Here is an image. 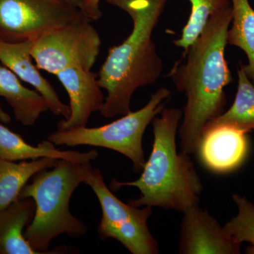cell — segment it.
<instances>
[{"label": "cell", "instance_id": "13", "mask_svg": "<svg viewBox=\"0 0 254 254\" xmlns=\"http://www.w3.org/2000/svg\"><path fill=\"white\" fill-rule=\"evenodd\" d=\"M55 145L47 140L33 146L26 143L20 135L0 123V158L3 160L20 162L52 158L84 163H89L98 157V152L95 150L79 153L73 150L57 149Z\"/></svg>", "mask_w": 254, "mask_h": 254}, {"label": "cell", "instance_id": "24", "mask_svg": "<svg viewBox=\"0 0 254 254\" xmlns=\"http://www.w3.org/2000/svg\"><path fill=\"white\" fill-rule=\"evenodd\" d=\"M86 1V0H84V1Z\"/></svg>", "mask_w": 254, "mask_h": 254}, {"label": "cell", "instance_id": "9", "mask_svg": "<svg viewBox=\"0 0 254 254\" xmlns=\"http://www.w3.org/2000/svg\"><path fill=\"white\" fill-rule=\"evenodd\" d=\"M178 253L239 254L241 244L227 233L213 216L198 205L183 213Z\"/></svg>", "mask_w": 254, "mask_h": 254}, {"label": "cell", "instance_id": "22", "mask_svg": "<svg viewBox=\"0 0 254 254\" xmlns=\"http://www.w3.org/2000/svg\"><path fill=\"white\" fill-rule=\"evenodd\" d=\"M11 121V116L4 111L0 105V123L4 124L9 123Z\"/></svg>", "mask_w": 254, "mask_h": 254}, {"label": "cell", "instance_id": "4", "mask_svg": "<svg viewBox=\"0 0 254 254\" xmlns=\"http://www.w3.org/2000/svg\"><path fill=\"white\" fill-rule=\"evenodd\" d=\"M92 168L91 162L60 160L53 168L36 173L21 190L19 198H31L36 204L34 217L24 237L38 254L64 252H46L52 241L60 235L78 238L86 235V225L71 213L69 203L73 192L85 183Z\"/></svg>", "mask_w": 254, "mask_h": 254}, {"label": "cell", "instance_id": "2", "mask_svg": "<svg viewBox=\"0 0 254 254\" xmlns=\"http://www.w3.org/2000/svg\"><path fill=\"white\" fill-rule=\"evenodd\" d=\"M129 15L133 29L118 46L112 47L98 73L107 91L100 113L105 118L123 116L131 111L137 89L158 81L163 61L156 51L153 33L168 0H105Z\"/></svg>", "mask_w": 254, "mask_h": 254}, {"label": "cell", "instance_id": "17", "mask_svg": "<svg viewBox=\"0 0 254 254\" xmlns=\"http://www.w3.org/2000/svg\"><path fill=\"white\" fill-rule=\"evenodd\" d=\"M237 73L238 86L233 104L227 112L210 122L203 132L220 126L233 127L246 133L254 131V85L242 66Z\"/></svg>", "mask_w": 254, "mask_h": 254}, {"label": "cell", "instance_id": "11", "mask_svg": "<svg viewBox=\"0 0 254 254\" xmlns=\"http://www.w3.org/2000/svg\"><path fill=\"white\" fill-rule=\"evenodd\" d=\"M247 133L233 127L220 126L203 133L198 150L209 170L228 173L240 168L248 155Z\"/></svg>", "mask_w": 254, "mask_h": 254}, {"label": "cell", "instance_id": "12", "mask_svg": "<svg viewBox=\"0 0 254 254\" xmlns=\"http://www.w3.org/2000/svg\"><path fill=\"white\" fill-rule=\"evenodd\" d=\"M32 46V41L10 43L0 41V62L20 79L41 93L48 103L50 111L56 116L67 119L71 114L69 105L61 101L54 88L42 76L39 68L33 64Z\"/></svg>", "mask_w": 254, "mask_h": 254}, {"label": "cell", "instance_id": "14", "mask_svg": "<svg viewBox=\"0 0 254 254\" xmlns=\"http://www.w3.org/2000/svg\"><path fill=\"white\" fill-rule=\"evenodd\" d=\"M36 204L31 198H20L0 212V254H39L24 237L33 220Z\"/></svg>", "mask_w": 254, "mask_h": 254}, {"label": "cell", "instance_id": "20", "mask_svg": "<svg viewBox=\"0 0 254 254\" xmlns=\"http://www.w3.org/2000/svg\"><path fill=\"white\" fill-rule=\"evenodd\" d=\"M232 199L236 203L238 213L224 225V229L241 245L249 242L254 246V205L237 193L232 194Z\"/></svg>", "mask_w": 254, "mask_h": 254}, {"label": "cell", "instance_id": "19", "mask_svg": "<svg viewBox=\"0 0 254 254\" xmlns=\"http://www.w3.org/2000/svg\"><path fill=\"white\" fill-rule=\"evenodd\" d=\"M190 14L182 36L174 44L185 51L197 39L212 15L231 7V0H190Z\"/></svg>", "mask_w": 254, "mask_h": 254}, {"label": "cell", "instance_id": "15", "mask_svg": "<svg viewBox=\"0 0 254 254\" xmlns=\"http://www.w3.org/2000/svg\"><path fill=\"white\" fill-rule=\"evenodd\" d=\"M20 80L11 70L0 64V96L11 107L16 120L24 126H32L49 108L41 93L23 86Z\"/></svg>", "mask_w": 254, "mask_h": 254}, {"label": "cell", "instance_id": "8", "mask_svg": "<svg viewBox=\"0 0 254 254\" xmlns=\"http://www.w3.org/2000/svg\"><path fill=\"white\" fill-rule=\"evenodd\" d=\"M83 16L64 0H0V41L33 42Z\"/></svg>", "mask_w": 254, "mask_h": 254}, {"label": "cell", "instance_id": "5", "mask_svg": "<svg viewBox=\"0 0 254 254\" xmlns=\"http://www.w3.org/2000/svg\"><path fill=\"white\" fill-rule=\"evenodd\" d=\"M171 92L160 88L151 95L144 107L130 112L113 123L98 127H83L57 130L48 140L56 145H91L115 150L129 159L135 173L142 172L145 165L143 137L145 129L161 113Z\"/></svg>", "mask_w": 254, "mask_h": 254}, {"label": "cell", "instance_id": "3", "mask_svg": "<svg viewBox=\"0 0 254 254\" xmlns=\"http://www.w3.org/2000/svg\"><path fill=\"white\" fill-rule=\"evenodd\" d=\"M183 112L177 108H164L160 117L153 119V149L141 177L132 182L113 180L110 188L136 187L141 195L130 200L129 204L175 210L183 213L199 204L203 184L190 155L178 152L176 136Z\"/></svg>", "mask_w": 254, "mask_h": 254}, {"label": "cell", "instance_id": "23", "mask_svg": "<svg viewBox=\"0 0 254 254\" xmlns=\"http://www.w3.org/2000/svg\"><path fill=\"white\" fill-rule=\"evenodd\" d=\"M64 1L80 8L81 10L83 9V4H84V0H64Z\"/></svg>", "mask_w": 254, "mask_h": 254}, {"label": "cell", "instance_id": "21", "mask_svg": "<svg viewBox=\"0 0 254 254\" xmlns=\"http://www.w3.org/2000/svg\"><path fill=\"white\" fill-rule=\"evenodd\" d=\"M101 1L102 0H86L84 1L82 11L91 21L101 18L102 11L100 8Z\"/></svg>", "mask_w": 254, "mask_h": 254}, {"label": "cell", "instance_id": "16", "mask_svg": "<svg viewBox=\"0 0 254 254\" xmlns=\"http://www.w3.org/2000/svg\"><path fill=\"white\" fill-rule=\"evenodd\" d=\"M59 160L43 158L13 162L0 158V212L18 199L23 187L36 173L53 168Z\"/></svg>", "mask_w": 254, "mask_h": 254}, {"label": "cell", "instance_id": "1", "mask_svg": "<svg viewBox=\"0 0 254 254\" xmlns=\"http://www.w3.org/2000/svg\"><path fill=\"white\" fill-rule=\"evenodd\" d=\"M232 19V6L212 15L170 72L177 91L186 95L179 136L182 151L189 155L197 151L205 127L226 105L225 88L232 78L225 51Z\"/></svg>", "mask_w": 254, "mask_h": 254}, {"label": "cell", "instance_id": "7", "mask_svg": "<svg viewBox=\"0 0 254 254\" xmlns=\"http://www.w3.org/2000/svg\"><path fill=\"white\" fill-rule=\"evenodd\" d=\"M99 33L86 16L33 42L37 67L52 74L69 68L91 70L100 53Z\"/></svg>", "mask_w": 254, "mask_h": 254}, {"label": "cell", "instance_id": "6", "mask_svg": "<svg viewBox=\"0 0 254 254\" xmlns=\"http://www.w3.org/2000/svg\"><path fill=\"white\" fill-rule=\"evenodd\" d=\"M84 184L91 187L101 206L98 232L102 240L113 238L133 254L159 253L158 242L148 226L152 207L138 208L119 199L105 185L98 169H91Z\"/></svg>", "mask_w": 254, "mask_h": 254}, {"label": "cell", "instance_id": "18", "mask_svg": "<svg viewBox=\"0 0 254 254\" xmlns=\"http://www.w3.org/2000/svg\"><path fill=\"white\" fill-rule=\"evenodd\" d=\"M232 26L227 32V44L245 52L248 64H240L254 83V9L249 0H231Z\"/></svg>", "mask_w": 254, "mask_h": 254}, {"label": "cell", "instance_id": "10", "mask_svg": "<svg viewBox=\"0 0 254 254\" xmlns=\"http://www.w3.org/2000/svg\"><path fill=\"white\" fill-rule=\"evenodd\" d=\"M55 76L67 92L71 114L60 120L58 130L86 127L92 114L100 111L105 98L98 73L81 68H69Z\"/></svg>", "mask_w": 254, "mask_h": 254}]
</instances>
